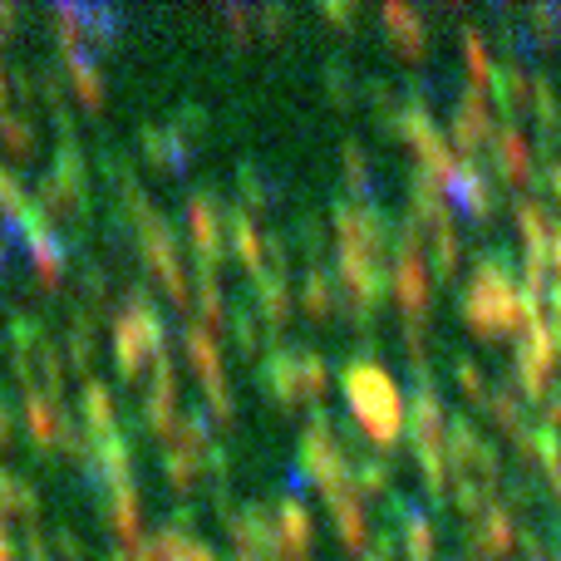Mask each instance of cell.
Returning <instances> with one entry per match:
<instances>
[{
    "instance_id": "cell-1",
    "label": "cell",
    "mask_w": 561,
    "mask_h": 561,
    "mask_svg": "<svg viewBox=\"0 0 561 561\" xmlns=\"http://www.w3.org/2000/svg\"><path fill=\"white\" fill-rule=\"evenodd\" d=\"M163 350H168L163 316H158V306L148 300V290L134 286L124 296V310H118V320H114V355H118V369H124V379H134L138 369H144L148 359H158Z\"/></svg>"
},
{
    "instance_id": "cell-6",
    "label": "cell",
    "mask_w": 561,
    "mask_h": 561,
    "mask_svg": "<svg viewBox=\"0 0 561 561\" xmlns=\"http://www.w3.org/2000/svg\"><path fill=\"white\" fill-rule=\"evenodd\" d=\"M138 483H118V488H108L104 493V513H108V523L118 527V537L124 542H138V523H144V513H138Z\"/></svg>"
},
{
    "instance_id": "cell-9",
    "label": "cell",
    "mask_w": 561,
    "mask_h": 561,
    "mask_svg": "<svg viewBox=\"0 0 561 561\" xmlns=\"http://www.w3.org/2000/svg\"><path fill=\"white\" fill-rule=\"evenodd\" d=\"M138 144H144V153L153 158V163H168V168H183L187 163V138L178 134V128H144V134H138Z\"/></svg>"
},
{
    "instance_id": "cell-17",
    "label": "cell",
    "mask_w": 561,
    "mask_h": 561,
    "mask_svg": "<svg viewBox=\"0 0 561 561\" xmlns=\"http://www.w3.org/2000/svg\"><path fill=\"white\" fill-rule=\"evenodd\" d=\"M232 325H237V340H242V345L252 350V345H256V325H252V320H247V310H237V320H232Z\"/></svg>"
},
{
    "instance_id": "cell-12",
    "label": "cell",
    "mask_w": 561,
    "mask_h": 561,
    "mask_svg": "<svg viewBox=\"0 0 561 561\" xmlns=\"http://www.w3.org/2000/svg\"><path fill=\"white\" fill-rule=\"evenodd\" d=\"M0 138H5V148L15 158H30L39 148V138H35V128H30V118H20L15 108H0Z\"/></svg>"
},
{
    "instance_id": "cell-7",
    "label": "cell",
    "mask_w": 561,
    "mask_h": 561,
    "mask_svg": "<svg viewBox=\"0 0 561 561\" xmlns=\"http://www.w3.org/2000/svg\"><path fill=\"white\" fill-rule=\"evenodd\" d=\"M0 517H25V523L39 517V493L10 468H0Z\"/></svg>"
},
{
    "instance_id": "cell-5",
    "label": "cell",
    "mask_w": 561,
    "mask_h": 561,
    "mask_svg": "<svg viewBox=\"0 0 561 561\" xmlns=\"http://www.w3.org/2000/svg\"><path fill=\"white\" fill-rule=\"evenodd\" d=\"M187 222H193V242L203 262H217L222 256V213H217L213 193H193L187 203Z\"/></svg>"
},
{
    "instance_id": "cell-2",
    "label": "cell",
    "mask_w": 561,
    "mask_h": 561,
    "mask_svg": "<svg viewBox=\"0 0 561 561\" xmlns=\"http://www.w3.org/2000/svg\"><path fill=\"white\" fill-rule=\"evenodd\" d=\"M138 252H144L148 272L163 280L168 296H173L178 306H193V290H187L183 256H178V237H173V227H168V217H163V213L138 217Z\"/></svg>"
},
{
    "instance_id": "cell-11",
    "label": "cell",
    "mask_w": 561,
    "mask_h": 561,
    "mask_svg": "<svg viewBox=\"0 0 561 561\" xmlns=\"http://www.w3.org/2000/svg\"><path fill=\"white\" fill-rule=\"evenodd\" d=\"M65 55H69V75H75V84H79V94H84V104H104V75H99V65H94V59H89L84 55V49H65Z\"/></svg>"
},
{
    "instance_id": "cell-18",
    "label": "cell",
    "mask_w": 561,
    "mask_h": 561,
    "mask_svg": "<svg viewBox=\"0 0 561 561\" xmlns=\"http://www.w3.org/2000/svg\"><path fill=\"white\" fill-rule=\"evenodd\" d=\"M10 438H15V414H10V404L0 399V448H5Z\"/></svg>"
},
{
    "instance_id": "cell-8",
    "label": "cell",
    "mask_w": 561,
    "mask_h": 561,
    "mask_svg": "<svg viewBox=\"0 0 561 561\" xmlns=\"http://www.w3.org/2000/svg\"><path fill=\"white\" fill-rule=\"evenodd\" d=\"M79 404H84V419L94 424L89 434H108V428H118V419H114V394H108V385H99L94 375H89L84 389H79Z\"/></svg>"
},
{
    "instance_id": "cell-3",
    "label": "cell",
    "mask_w": 561,
    "mask_h": 561,
    "mask_svg": "<svg viewBox=\"0 0 561 561\" xmlns=\"http://www.w3.org/2000/svg\"><path fill=\"white\" fill-rule=\"evenodd\" d=\"M183 345H187V359L197 365V375H203L207 404L227 419V414H232V399H227V385H222V355H217V340L207 335L203 325H187L183 330Z\"/></svg>"
},
{
    "instance_id": "cell-10",
    "label": "cell",
    "mask_w": 561,
    "mask_h": 561,
    "mask_svg": "<svg viewBox=\"0 0 561 561\" xmlns=\"http://www.w3.org/2000/svg\"><path fill=\"white\" fill-rule=\"evenodd\" d=\"M197 316H203V330L222 320V290H217V262H203V256H197Z\"/></svg>"
},
{
    "instance_id": "cell-15",
    "label": "cell",
    "mask_w": 561,
    "mask_h": 561,
    "mask_svg": "<svg viewBox=\"0 0 561 561\" xmlns=\"http://www.w3.org/2000/svg\"><path fill=\"white\" fill-rule=\"evenodd\" d=\"M232 237H237V252L247 256V262H262V242H256V232H252V222L247 217H232Z\"/></svg>"
},
{
    "instance_id": "cell-13",
    "label": "cell",
    "mask_w": 561,
    "mask_h": 561,
    "mask_svg": "<svg viewBox=\"0 0 561 561\" xmlns=\"http://www.w3.org/2000/svg\"><path fill=\"white\" fill-rule=\"evenodd\" d=\"M227 533L237 537V547H242L247 557H252V552H266V547H272V533H266V527H262V517L227 513Z\"/></svg>"
},
{
    "instance_id": "cell-14",
    "label": "cell",
    "mask_w": 561,
    "mask_h": 561,
    "mask_svg": "<svg viewBox=\"0 0 561 561\" xmlns=\"http://www.w3.org/2000/svg\"><path fill=\"white\" fill-rule=\"evenodd\" d=\"M197 468H203V458H193V454H178V448H168L163 454V473H168V483L173 488H193Z\"/></svg>"
},
{
    "instance_id": "cell-4",
    "label": "cell",
    "mask_w": 561,
    "mask_h": 561,
    "mask_svg": "<svg viewBox=\"0 0 561 561\" xmlns=\"http://www.w3.org/2000/svg\"><path fill=\"white\" fill-rule=\"evenodd\" d=\"M25 424H30V434H35L39 444H59V448H69V454L84 448V434H79L75 419L59 409V399L25 394Z\"/></svg>"
},
{
    "instance_id": "cell-16",
    "label": "cell",
    "mask_w": 561,
    "mask_h": 561,
    "mask_svg": "<svg viewBox=\"0 0 561 561\" xmlns=\"http://www.w3.org/2000/svg\"><path fill=\"white\" fill-rule=\"evenodd\" d=\"M280 527H286V537H290L296 547H306V513H300L296 503L280 507Z\"/></svg>"
},
{
    "instance_id": "cell-19",
    "label": "cell",
    "mask_w": 561,
    "mask_h": 561,
    "mask_svg": "<svg viewBox=\"0 0 561 561\" xmlns=\"http://www.w3.org/2000/svg\"><path fill=\"white\" fill-rule=\"evenodd\" d=\"M0 108H5V69H0Z\"/></svg>"
}]
</instances>
